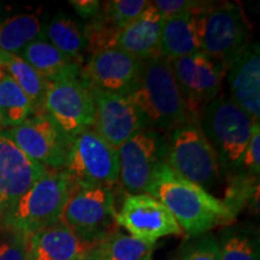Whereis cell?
<instances>
[{"mask_svg": "<svg viewBox=\"0 0 260 260\" xmlns=\"http://www.w3.org/2000/svg\"><path fill=\"white\" fill-rule=\"evenodd\" d=\"M147 194L160 201L190 237L210 233L217 225H229L236 217L223 200L177 176L167 162L159 168Z\"/></svg>", "mask_w": 260, "mask_h": 260, "instance_id": "6da1fadb", "label": "cell"}, {"mask_svg": "<svg viewBox=\"0 0 260 260\" xmlns=\"http://www.w3.org/2000/svg\"><path fill=\"white\" fill-rule=\"evenodd\" d=\"M128 98L141 113L146 128L162 135L190 122L170 63L160 56L144 60Z\"/></svg>", "mask_w": 260, "mask_h": 260, "instance_id": "7a4b0ae2", "label": "cell"}, {"mask_svg": "<svg viewBox=\"0 0 260 260\" xmlns=\"http://www.w3.org/2000/svg\"><path fill=\"white\" fill-rule=\"evenodd\" d=\"M200 52L228 68L251 42V23L235 2H200L191 11Z\"/></svg>", "mask_w": 260, "mask_h": 260, "instance_id": "3957f363", "label": "cell"}, {"mask_svg": "<svg viewBox=\"0 0 260 260\" xmlns=\"http://www.w3.org/2000/svg\"><path fill=\"white\" fill-rule=\"evenodd\" d=\"M76 186L65 170H48L19 198L0 225L27 237L59 222Z\"/></svg>", "mask_w": 260, "mask_h": 260, "instance_id": "277c9868", "label": "cell"}, {"mask_svg": "<svg viewBox=\"0 0 260 260\" xmlns=\"http://www.w3.org/2000/svg\"><path fill=\"white\" fill-rule=\"evenodd\" d=\"M198 124L216 153L222 177L228 180L240 167L254 122L220 93L203 110Z\"/></svg>", "mask_w": 260, "mask_h": 260, "instance_id": "5b68a950", "label": "cell"}, {"mask_svg": "<svg viewBox=\"0 0 260 260\" xmlns=\"http://www.w3.org/2000/svg\"><path fill=\"white\" fill-rule=\"evenodd\" d=\"M167 140V164L177 176L207 191L218 186L223 178L218 160L198 122L178 126Z\"/></svg>", "mask_w": 260, "mask_h": 260, "instance_id": "8992f818", "label": "cell"}, {"mask_svg": "<svg viewBox=\"0 0 260 260\" xmlns=\"http://www.w3.org/2000/svg\"><path fill=\"white\" fill-rule=\"evenodd\" d=\"M112 188H76L61 213L60 222L83 245L92 247L117 232Z\"/></svg>", "mask_w": 260, "mask_h": 260, "instance_id": "52a82bcc", "label": "cell"}, {"mask_svg": "<svg viewBox=\"0 0 260 260\" xmlns=\"http://www.w3.org/2000/svg\"><path fill=\"white\" fill-rule=\"evenodd\" d=\"M65 171L76 188H112L118 182V154L98 133L87 129L70 141Z\"/></svg>", "mask_w": 260, "mask_h": 260, "instance_id": "ba28073f", "label": "cell"}, {"mask_svg": "<svg viewBox=\"0 0 260 260\" xmlns=\"http://www.w3.org/2000/svg\"><path fill=\"white\" fill-rule=\"evenodd\" d=\"M167 138L148 128L139 130L117 148L118 181L126 193H147L159 168L167 162Z\"/></svg>", "mask_w": 260, "mask_h": 260, "instance_id": "9c48e42d", "label": "cell"}, {"mask_svg": "<svg viewBox=\"0 0 260 260\" xmlns=\"http://www.w3.org/2000/svg\"><path fill=\"white\" fill-rule=\"evenodd\" d=\"M188 117L198 122L203 110L222 93L226 67L203 53L189 54L170 60Z\"/></svg>", "mask_w": 260, "mask_h": 260, "instance_id": "30bf717a", "label": "cell"}, {"mask_svg": "<svg viewBox=\"0 0 260 260\" xmlns=\"http://www.w3.org/2000/svg\"><path fill=\"white\" fill-rule=\"evenodd\" d=\"M42 111L71 140L84 130L93 128L92 88L82 76L79 79L48 82Z\"/></svg>", "mask_w": 260, "mask_h": 260, "instance_id": "8fae6325", "label": "cell"}, {"mask_svg": "<svg viewBox=\"0 0 260 260\" xmlns=\"http://www.w3.org/2000/svg\"><path fill=\"white\" fill-rule=\"evenodd\" d=\"M32 160L51 170H64L70 139L45 113H37L14 128L3 132Z\"/></svg>", "mask_w": 260, "mask_h": 260, "instance_id": "7c38bea8", "label": "cell"}, {"mask_svg": "<svg viewBox=\"0 0 260 260\" xmlns=\"http://www.w3.org/2000/svg\"><path fill=\"white\" fill-rule=\"evenodd\" d=\"M115 219L130 236L151 245L162 237L183 234L167 207L147 193L126 194Z\"/></svg>", "mask_w": 260, "mask_h": 260, "instance_id": "4fadbf2b", "label": "cell"}, {"mask_svg": "<svg viewBox=\"0 0 260 260\" xmlns=\"http://www.w3.org/2000/svg\"><path fill=\"white\" fill-rule=\"evenodd\" d=\"M144 60L118 48L92 54L82 68V79L93 89L128 96L138 83Z\"/></svg>", "mask_w": 260, "mask_h": 260, "instance_id": "5bb4252c", "label": "cell"}, {"mask_svg": "<svg viewBox=\"0 0 260 260\" xmlns=\"http://www.w3.org/2000/svg\"><path fill=\"white\" fill-rule=\"evenodd\" d=\"M94 125L93 129L113 148H118L125 141L145 129L141 113L128 96L93 89Z\"/></svg>", "mask_w": 260, "mask_h": 260, "instance_id": "9a60e30c", "label": "cell"}, {"mask_svg": "<svg viewBox=\"0 0 260 260\" xmlns=\"http://www.w3.org/2000/svg\"><path fill=\"white\" fill-rule=\"evenodd\" d=\"M47 169L32 160L0 132V224L19 198Z\"/></svg>", "mask_w": 260, "mask_h": 260, "instance_id": "2e32d148", "label": "cell"}, {"mask_svg": "<svg viewBox=\"0 0 260 260\" xmlns=\"http://www.w3.org/2000/svg\"><path fill=\"white\" fill-rule=\"evenodd\" d=\"M229 98L254 123L260 121V50L258 42H249L226 68Z\"/></svg>", "mask_w": 260, "mask_h": 260, "instance_id": "e0dca14e", "label": "cell"}, {"mask_svg": "<svg viewBox=\"0 0 260 260\" xmlns=\"http://www.w3.org/2000/svg\"><path fill=\"white\" fill-rule=\"evenodd\" d=\"M162 22L164 19L152 3L118 32L116 48L142 60L159 56Z\"/></svg>", "mask_w": 260, "mask_h": 260, "instance_id": "ac0fdd59", "label": "cell"}, {"mask_svg": "<svg viewBox=\"0 0 260 260\" xmlns=\"http://www.w3.org/2000/svg\"><path fill=\"white\" fill-rule=\"evenodd\" d=\"M25 243L28 260H73L89 248L60 220L27 236Z\"/></svg>", "mask_w": 260, "mask_h": 260, "instance_id": "d6986e66", "label": "cell"}, {"mask_svg": "<svg viewBox=\"0 0 260 260\" xmlns=\"http://www.w3.org/2000/svg\"><path fill=\"white\" fill-rule=\"evenodd\" d=\"M18 56L23 58L47 82L79 79L82 76L83 65L64 56L44 38L30 42Z\"/></svg>", "mask_w": 260, "mask_h": 260, "instance_id": "ffe728a7", "label": "cell"}, {"mask_svg": "<svg viewBox=\"0 0 260 260\" xmlns=\"http://www.w3.org/2000/svg\"><path fill=\"white\" fill-rule=\"evenodd\" d=\"M198 52H200V44L191 12L164 19L159 56L170 61Z\"/></svg>", "mask_w": 260, "mask_h": 260, "instance_id": "44dd1931", "label": "cell"}, {"mask_svg": "<svg viewBox=\"0 0 260 260\" xmlns=\"http://www.w3.org/2000/svg\"><path fill=\"white\" fill-rule=\"evenodd\" d=\"M41 21L37 14H19L0 21V51L18 54L32 41L41 39Z\"/></svg>", "mask_w": 260, "mask_h": 260, "instance_id": "7402d4cb", "label": "cell"}, {"mask_svg": "<svg viewBox=\"0 0 260 260\" xmlns=\"http://www.w3.org/2000/svg\"><path fill=\"white\" fill-rule=\"evenodd\" d=\"M0 61L6 74L18 84L34 106V115L44 113V100L48 82L17 54H10L0 51Z\"/></svg>", "mask_w": 260, "mask_h": 260, "instance_id": "603a6c76", "label": "cell"}, {"mask_svg": "<svg viewBox=\"0 0 260 260\" xmlns=\"http://www.w3.org/2000/svg\"><path fill=\"white\" fill-rule=\"evenodd\" d=\"M45 40L50 42L64 56L76 61L83 63V52L86 51V40L83 31L76 21L69 16L57 15L47 24L44 32Z\"/></svg>", "mask_w": 260, "mask_h": 260, "instance_id": "cb8c5ba5", "label": "cell"}, {"mask_svg": "<svg viewBox=\"0 0 260 260\" xmlns=\"http://www.w3.org/2000/svg\"><path fill=\"white\" fill-rule=\"evenodd\" d=\"M155 245L146 243L119 230L90 247L94 260H141L153 253Z\"/></svg>", "mask_w": 260, "mask_h": 260, "instance_id": "d4e9b609", "label": "cell"}, {"mask_svg": "<svg viewBox=\"0 0 260 260\" xmlns=\"http://www.w3.org/2000/svg\"><path fill=\"white\" fill-rule=\"evenodd\" d=\"M34 115L30 99L8 74L0 81V122L2 126L14 128Z\"/></svg>", "mask_w": 260, "mask_h": 260, "instance_id": "484cf974", "label": "cell"}, {"mask_svg": "<svg viewBox=\"0 0 260 260\" xmlns=\"http://www.w3.org/2000/svg\"><path fill=\"white\" fill-rule=\"evenodd\" d=\"M218 245L222 260H259V237L249 228H225Z\"/></svg>", "mask_w": 260, "mask_h": 260, "instance_id": "4316f807", "label": "cell"}, {"mask_svg": "<svg viewBox=\"0 0 260 260\" xmlns=\"http://www.w3.org/2000/svg\"><path fill=\"white\" fill-rule=\"evenodd\" d=\"M82 31L86 40V51L90 56L116 48V39L119 31L106 21L100 11L93 18L88 19Z\"/></svg>", "mask_w": 260, "mask_h": 260, "instance_id": "83f0119b", "label": "cell"}, {"mask_svg": "<svg viewBox=\"0 0 260 260\" xmlns=\"http://www.w3.org/2000/svg\"><path fill=\"white\" fill-rule=\"evenodd\" d=\"M151 4L152 2L147 0H111V2L102 3L100 14L117 30L121 31Z\"/></svg>", "mask_w": 260, "mask_h": 260, "instance_id": "f1b7e54d", "label": "cell"}, {"mask_svg": "<svg viewBox=\"0 0 260 260\" xmlns=\"http://www.w3.org/2000/svg\"><path fill=\"white\" fill-rule=\"evenodd\" d=\"M176 260H222L218 240L210 233L191 237L182 245Z\"/></svg>", "mask_w": 260, "mask_h": 260, "instance_id": "f546056e", "label": "cell"}, {"mask_svg": "<svg viewBox=\"0 0 260 260\" xmlns=\"http://www.w3.org/2000/svg\"><path fill=\"white\" fill-rule=\"evenodd\" d=\"M259 174H260V123H254L252 126L249 142L248 145H247L245 153H243L241 162H240V167L234 175L247 178V180L259 181Z\"/></svg>", "mask_w": 260, "mask_h": 260, "instance_id": "4dcf8cb0", "label": "cell"}, {"mask_svg": "<svg viewBox=\"0 0 260 260\" xmlns=\"http://www.w3.org/2000/svg\"><path fill=\"white\" fill-rule=\"evenodd\" d=\"M0 260H28L25 237L5 230L0 235Z\"/></svg>", "mask_w": 260, "mask_h": 260, "instance_id": "1f68e13d", "label": "cell"}, {"mask_svg": "<svg viewBox=\"0 0 260 260\" xmlns=\"http://www.w3.org/2000/svg\"><path fill=\"white\" fill-rule=\"evenodd\" d=\"M153 3V6L160 14L162 19H167L174 16H178L186 12H191L199 5L200 2H191V0H157Z\"/></svg>", "mask_w": 260, "mask_h": 260, "instance_id": "d6a6232c", "label": "cell"}, {"mask_svg": "<svg viewBox=\"0 0 260 260\" xmlns=\"http://www.w3.org/2000/svg\"><path fill=\"white\" fill-rule=\"evenodd\" d=\"M69 4L75 9L77 15L84 19H90L98 15L102 8V3L98 0H73Z\"/></svg>", "mask_w": 260, "mask_h": 260, "instance_id": "836d02e7", "label": "cell"}, {"mask_svg": "<svg viewBox=\"0 0 260 260\" xmlns=\"http://www.w3.org/2000/svg\"><path fill=\"white\" fill-rule=\"evenodd\" d=\"M73 260H94L93 253H92V251H90V247H89V248H87L86 251L80 253V254L77 256H75Z\"/></svg>", "mask_w": 260, "mask_h": 260, "instance_id": "e575fe53", "label": "cell"}, {"mask_svg": "<svg viewBox=\"0 0 260 260\" xmlns=\"http://www.w3.org/2000/svg\"><path fill=\"white\" fill-rule=\"evenodd\" d=\"M5 75H6V71H5V69H4V67H3L2 61H0V81L4 79Z\"/></svg>", "mask_w": 260, "mask_h": 260, "instance_id": "d590c367", "label": "cell"}, {"mask_svg": "<svg viewBox=\"0 0 260 260\" xmlns=\"http://www.w3.org/2000/svg\"><path fill=\"white\" fill-rule=\"evenodd\" d=\"M141 260H153V259H152V253H151V254L146 255L145 258H144V259H141Z\"/></svg>", "mask_w": 260, "mask_h": 260, "instance_id": "8d00e7d4", "label": "cell"}, {"mask_svg": "<svg viewBox=\"0 0 260 260\" xmlns=\"http://www.w3.org/2000/svg\"><path fill=\"white\" fill-rule=\"evenodd\" d=\"M3 128V126H2V122H0V129H2Z\"/></svg>", "mask_w": 260, "mask_h": 260, "instance_id": "74e56055", "label": "cell"}]
</instances>
